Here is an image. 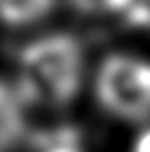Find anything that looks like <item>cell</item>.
<instances>
[{"label": "cell", "mask_w": 150, "mask_h": 152, "mask_svg": "<svg viewBox=\"0 0 150 152\" xmlns=\"http://www.w3.org/2000/svg\"><path fill=\"white\" fill-rule=\"evenodd\" d=\"M88 58L82 41L64 30L43 32L19 49L13 84L28 107L60 111L88 86Z\"/></svg>", "instance_id": "cell-1"}, {"label": "cell", "mask_w": 150, "mask_h": 152, "mask_svg": "<svg viewBox=\"0 0 150 152\" xmlns=\"http://www.w3.org/2000/svg\"><path fill=\"white\" fill-rule=\"evenodd\" d=\"M28 109L13 82H0V152H11L24 141Z\"/></svg>", "instance_id": "cell-3"}, {"label": "cell", "mask_w": 150, "mask_h": 152, "mask_svg": "<svg viewBox=\"0 0 150 152\" xmlns=\"http://www.w3.org/2000/svg\"><path fill=\"white\" fill-rule=\"evenodd\" d=\"M60 0H0V26L28 30L45 24L56 13Z\"/></svg>", "instance_id": "cell-4"}, {"label": "cell", "mask_w": 150, "mask_h": 152, "mask_svg": "<svg viewBox=\"0 0 150 152\" xmlns=\"http://www.w3.org/2000/svg\"><path fill=\"white\" fill-rule=\"evenodd\" d=\"M82 15L90 17H122L129 19L133 0H69Z\"/></svg>", "instance_id": "cell-5"}, {"label": "cell", "mask_w": 150, "mask_h": 152, "mask_svg": "<svg viewBox=\"0 0 150 152\" xmlns=\"http://www.w3.org/2000/svg\"><path fill=\"white\" fill-rule=\"evenodd\" d=\"M129 152H150V124L139 126L131 139Z\"/></svg>", "instance_id": "cell-7"}, {"label": "cell", "mask_w": 150, "mask_h": 152, "mask_svg": "<svg viewBox=\"0 0 150 152\" xmlns=\"http://www.w3.org/2000/svg\"><path fill=\"white\" fill-rule=\"evenodd\" d=\"M94 105L127 126L150 124V56L137 49H112L88 75Z\"/></svg>", "instance_id": "cell-2"}, {"label": "cell", "mask_w": 150, "mask_h": 152, "mask_svg": "<svg viewBox=\"0 0 150 152\" xmlns=\"http://www.w3.org/2000/svg\"><path fill=\"white\" fill-rule=\"evenodd\" d=\"M41 152H86L75 129H54L41 146Z\"/></svg>", "instance_id": "cell-6"}]
</instances>
